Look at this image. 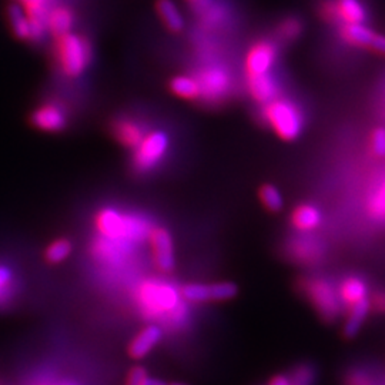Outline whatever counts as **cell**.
<instances>
[{
	"label": "cell",
	"instance_id": "obj_20",
	"mask_svg": "<svg viewBox=\"0 0 385 385\" xmlns=\"http://www.w3.org/2000/svg\"><path fill=\"white\" fill-rule=\"evenodd\" d=\"M366 284L358 277H348L340 287V297L347 305H354L355 303L366 299Z\"/></svg>",
	"mask_w": 385,
	"mask_h": 385
},
{
	"label": "cell",
	"instance_id": "obj_3",
	"mask_svg": "<svg viewBox=\"0 0 385 385\" xmlns=\"http://www.w3.org/2000/svg\"><path fill=\"white\" fill-rule=\"evenodd\" d=\"M266 121L284 140H294L303 130V116L299 107L285 99H274L263 108Z\"/></svg>",
	"mask_w": 385,
	"mask_h": 385
},
{
	"label": "cell",
	"instance_id": "obj_8",
	"mask_svg": "<svg viewBox=\"0 0 385 385\" xmlns=\"http://www.w3.org/2000/svg\"><path fill=\"white\" fill-rule=\"evenodd\" d=\"M150 243L153 248L154 263L156 266L164 271L169 272L174 268V246L173 238L166 229H153L150 231Z\"/></svg>",
	"mask_w": 385,
	"mask_h": 385
},
{
	"label": "cell",
	"instance_id": "obj_7",
	"mask_svg": "<svg viewBox=\"0 0 385 385\" xmlns=\"http://www.w3.org/2000/svg\"><path fill=\"white\" fill-rule=\"evenodd\" d=\"M277 58V47L268 40L257 42L247 53L246 71L247 76L268 75Z\"/></svg>",
	"mask_w": 385,
	"mask_h": 385
},
{
	"label": "cell",
	"instance_id": "obj_21",
	"mask_svg": "<svg viewBox=\"0 0 385 385\" xmlns=\"http://www.w3.org/2000/svg\"><path fill=\"white\" fill-rule=\"evenodd\" d=\"M172 93L186 100H196L200 97V84L197 79L190 76H176L170 82Z\"/></svg>",
	"mask_w": 385,
	"mask_h": 385
},
{
	"label": "cell",
	"instance_id": "obj_18",
	"mask_svg": "<svg viewBox=\"0 0 385 385\" xmlns=\"http://www.w3.org/2000/svg\"><path fill=\"white\" fill-rule=\"evenodd\" d=\"M370 310H371V301L369 299H364L355 303L354 305H351V311L350 314H348V318L344 325V336L347 338H353L360 333V329L366 316H369Z\"/></svg>",
	"mask_w": 385,
	"mask_h": 385
},
{
	"label": "cell",
	"instance_id": "obj_4",
	"mask_svg": "<svg viewBox=\"0 0 385 385\" xmlns=\"http://www.w3.org/2000/svg\"><path fill=\"white\" fill-rule=\"evenodd\" d=\"M169 148V136L161 132L154 130L145 133L143 140L135 150L133 166L139 172L152 170L160 163V160L166 154Z\"/></svg>",
	"mask_w": 385,
	"mask_h": 385
},
{
	"label": "cell",
	"instance_id": "obj_15",
	"mask_svg": "<svg viewBox=\"0 0 385 385\" xmlns=\"http://www.w3.org/2000/svg\"><path fill=\"white\" fill-rule=\"evenodd\" d=\"M73 13L70 9L65 6L54 8L46 14V29L51 32V34L60 38L63 34L70 33L71 26H73Z\"/></svg>",
	"mask_w": 385,
	"mask_h": 385
},
{
	"label": "cell",
	"instance_id": "obj_2",
	"mask_svg": "<svg viewBox=\"0 0 385 385\" xmlns=\"http://www.w3.org/2000/svg\"><path fill=\"white\" fill-rule=\"evenodd\" d=\"M99 231L110 240H141L150 235L149 223L137 217L121 215L115 210H102L96 218Z\"/></svg>",
	"mask_w": 385,
	"mask_h": 385
},
{
	"label": "cell",
	"instance_id": "obj_6",
	"mask_svg": "<svg viewBox=\"0 0 385 385\" xmlns=\"http://www.w3.org/2000/svg\"><path fill=\"white\" fill-rule=\"evenodd\" d=\"M140 300L145 310L152 313H164V311H177L180 305L177 291L167 284L148 283L141 287Z\"/></svg>",
	"mask_w": 385,
	"mask_h": 385
},
{
	"label": "cell",
	"instance_id": "obj_12",
	"mask_svg": "<svg viewBox=\"0 0 385 385\" xmlns=\"http://www.w3.org/2000/svg\"><path fill=\"white\" fill-rule=\"evenodd\" d=\"M163 331L161 328L157 325H149L135 337V340L128 345V354L132 358H143L148 355L153 348L157 345V342L161 340Z\"/></svg>",
	"mask_w": 385,
	"mask_h": 385
},
{
	"label": "cell",
	"instance_id": "obj_24",
	"mask_svg": "<svg viewBox=\"0 0 385 385\" xmlns=\"http://www.w3.org/2000/svg\"><path fill=\"white\" fill-rule=\"evenodd\" d=\"M71 253V243L66 238H59L53 242L46 250V259L49 263H62Z\"/></svg>",
	"mask_w": 385,
	"mask_h": 385
},
{
	"label": "cell",
	"instance_id": "obj_36",
	"mask_svg": "<svg viewBox=\"0 0 385 385\" xmlns=\"http://www.w3.org/2000/svg\"><path fill=\"white\" fill-rule=\"evenodd\" d=\"M375 304H377V307H378L380 310L385 311V294L378 296V297L375 299Z\"/></svg>",
	"mask_w": 385,
	"mask_h": 385
},
{
	"label": "cell",
	"instance_id": "obj_29",
	"mask_svg": "<svg viewBox=\"0 0 385 385\" xmlns=\"http://www.w3.org/2000/svg\"><path fill=\"white\" fill-rule=\"evenodd\" d=\"M371 150L377 157H385V128L378 127L373 132Z\"/></svg>",
	"mask_w": 385,
	"mask_h": 385
},
{
	"label": "cell",
	"instance_id": "obj_37",
	"mask_svg": "<svg viewBox=\"0 0 385 385\" xmlns=\"http://www.w3.org/2000/svg\"><path fill=\"white\" fill-rule=\"evenodd\" d=\"M169 385H187V384H183V382H173V384H169Z\"/></svg>",
	"mask_w": 385,
	"mask_h": 385
},
{
	"label": "cell",
	"instance_id": "obj_28",
	"mask_svg": "<svg viewBox=\"0 0 385 385\" xmlns=\"http://www.w3.org/2000/svg\"><path fill=\"white\" fill-rule=\"evenodd\" d=\"M21 3L29 17H42V19H46V0H21Z\"/></svg>",
	"mask_w": 385,
	"mask_h": 385
},
{
	"label": "cell",
	"instance_id": "obj_31",
	"mask_svg": "<svg viewBox=\"0 0 385 385\" xmlns=\"http://www.w3.org/2000/svg\"><path fill=\"white\" fill-rule=\"evenodd\" d=\"M148 377V371H145L143 366H135V369H132L130 373H128L126 385H144V381Z\"/></svg>",
	"mask_w": 385,
	"mask_h": 385
},
{
	"label": "cell",
	"instance_id": "obj_25",
	"mask_svg": "<svg viewBox=\"0 0 385 385\" xmlns=\"http://www.w3.org/2000/svg\"><path fill=\"white\" fill-rule=\"evenodd\" d=\"M301 33H303V23L297 19V17H287V19H284L277 27V36L285 42L296 40Z\"/></svg>",
	"mask_w": 385,
	"mask_h": 385
},
{
	"label": "cell",
	"instance_id": "obj_19",
	"mask_svg": "<svg viewBox=\"0 0 385 385\" xmlns=\"http://www.w3.org/2000/svg\"><path fill=\"white\" fill-rule=\"evenodd\" d=\"M321 218H323L321 213L317 207L304 205L296 209V211L292 213V224L301 231H310L320 226Z\"/></svg>",
	"mask_w": 385,
	"mask_h": 385
},
{
	"label": "cell",
	"instance_id": "obj_5",
	"mask_svg": "<svg viewBox=\"0 0 385 385\" xmlns=\"http://www.w3.org/2000/svg\"><path fill=\"white\" fill-rule=\"evenodd\" d=\"M321 14L329 23L357 25L366 17L360 0H327L321 6Z\"/></svg>",
	"mask_w": 385,
	"mask_h": 385
},
{
	"label": "cell",
	"instance_id": "obj_34",
	"mask_svg": "<svg viewBox=\"0 0 385 385\" xmlns=\"http://www.w3.org/2000/svg\"><path fill=\"white\" fill-rule=\"evenodd\" d=\"M268 385H292L291 380L285 375H277V377H274Z\"/></svg>",
	"mask_w": 385,
	"mask_h": 385
},
{
	"label": "cell",
	"instance_id": "obj_10",
	"mask_svg": "<svg viewBox=\"0 0 385 385\" xmlns=\"http://www.w3.org/2000/svg\"><path fill=\"white\" fill-rule=\"evenodd\" d=\"M200 84V96L207 100H220L229 90L230 79L222 69H209L197 79Z\"/></svg>",
	"mask_w": 385,
	"mask_h": 385
},
{
	"label": "cell",
	"instance_id": "obj_22",
	"mask_svg": "<svg viewBox=\"0 0 385 385\" xmlns=\"http://www.w3.org/2000/svg\"><path fill=\"white\" fill-rule=\"evenodd\" d=\"M9 14V22L12 26V30L16 38L22 40H30V25H29V17L22 6L19 5H12L8 10Z\"/></svg>",
	"mask_w": 385,
	"mask_h": 385
},
{
	"label": "cell",
	"instance_id": "obj_30",
	"mask_svg": "<svg viewBox=\"0 0 385 385\" xmlns=\"http://www.w3.org/2000/svg\"><path fill=\"white\" fill-rule=\"evenodd\" d=\"M10 283H12V271L8 267L0 266V304L5 303L10 296Z\"/></svg>",
	"mask_w": 385,
	"mask_h": 385
},
{
	"label": "cell",
	"instance_id": "obj_23",
	"mask_svg": "<svg viewBox=\"0 0 385 385\" xmlns=\"http://www.w3.org/2000/svg\"><path fill=\"white\" fill-rule=\"evenodd\" d=\"M181 297L191 303L211 301L210 284H187L181 288Z\"/></svg>",
	"mask_w": 385,
	"mask_h": 385
},
{
	"label": "cell",
	"instance_id": "obj_9",
	"mask_svg": "<svg viewBox=\"0 0 385 385\" xmlns=\"http://www.w3.org/2000/svg\"><path fill=\"white\" fill-rule=\"evenodd\" d=\"M308 296L313 300L314 305L321 311L325 317H334L338 313V299L337 291L328 281L314 280L311 281L308 288Z\"/></svg>",
	"mask_w": 385,
	"mask_h": 385
},
{
	"label": "cell",
	"instance_id": "obj_33",
	"mask_svg": "<svg viewBox=\"0 0 385 385\" xmlns=\"http://www.w3.org/2000/svg\"><path fill=\"white\" fill-rule=\"evenodd\" d=\"M374 211L377 214H385V185L374 200Z\"/></svg>",
	"mask_w": 385,
	"mask_h": 385
},
{
	"label": "cell",
	"instance_id": "obj_38",
	"mask_svg": "<svg viewBox=\"0 0 385 385\" xmlns=\"http://www.w3.org/2000/svg\"><path fill=\"white\" fill-rule=\"evenodd\" d=\"M189 2H198V0H189Z\"/></svg>",
	"mask_w": 385,
	"mask_h": 385
},
{
	"label": "cell",
	"instance_id": "obj_35",
	"mask_svg": "<svg viewBox=\"0 0 385 385\" xmlns=\"http://www.w3.org/2000/svg\"><path fill=\"white\" fill-rule=\"evenodd\" d=\"M144 385H169V384H166V382L161 381V380H157V378L148 377V378H145V381H144Z\"/></svg>",
	"mask_w": 385,
	"mask_h": 385
},
{
	"label": "cell",
	"instance_id": "obj_1",
	"mask_svg": "<svg viewBox=\"0 0 385 385\" xmlns=\"http://www.w3.org/2000/svg\"><path fill=\"white\" fill-rule=\"evenodd\" d=\"M56 59L67 78H79L91 60V46L84 36L67 33L56 38Z\"/></svg>",
	"mask_w": 385,
	"mask_h": 385
},
{
	"label": "cell",
	"instance_id": "obj_14",
	"mask_svg": "<svg viewBox=\"0 0 385 385\" xmlns=\"http://www.w3.org/2000/svg\"><path fill=\"white\" fill-rule=\"evenodd\" d=\"M113 132L117 140L123 145H126V148H130V149H136L145 135L143 127L130 119H123L116 121Z\"/></svg>",
	"mask_w": 385,
	"mask_h": 385
},
{
	"label": "cell",
	"instance_id": "obj_11",
	"mask_svg": "<svg viewBox=\"0 0 385 385\" xmlns=\"http://www.w3.org/2000/svg\"><path fill=\"white\" fill-rule=\"evenodd\" d=\"M32 124L43 132H60L66 127V115L56 104H43L36 108L32 117Z\"/></svg>",
	"mask_w": 385,
	"mask_h": 385
},
{
	"label": "cell",
	"instance_id": "obj_17",
	"mask_svg": "<svg viewBox=\"0 0 385 385\" xmlns=\"http://www.w3.org/2000/svg\"><path fill=\"white\" fill-rule=\"evenodd\" d=\"M156 10L163 25L173 33H180L185 27V19L173 0H157Z\"/></svg>",
	"mask_w": 385,
	"mask_h": 385
},
{
	"label": "cell",
	"instance_id": "obj_27",
	"mask_svg": "<svg viewBox=\"0 0 385 385\" xmlns=\"http://www.w3.org/2000/svg\"><path fill=\"white\" fill-rule=\"evenodd\" d=\"M211 288V301H227L237 296L238 288L234 283H214L210 284Z\"/></svg>",
	"mask_w": 385,
	"mask_h": 385
},
{
	"label": "cell",
	"instance_id": "obj_32",
	"mask_svg": "<svg viewBox=\"0 0 385 385\" xmlns=\"http://www.w3.org/2000/svg\"><path fill=\"white\" fill-rule=\"evenodd\" d=\"M371 50H374L375 53L378 54H382V56H385V36L382 34H375V38L370 46Z\"/></svg>",
	"mask_w": 385,
	"mask_h": 385
},
{
	"label": "cell",
	"instance_id": "obj_13",
	"mask_svg": "<svg viewBox=\"0 0 385 385\" xmlns=\"http://www.w3.org/2000/svg\"><path fill=\"white\" fill-rule=\"evenodd\" d=\"M247 89L257 103L267 104L277 96V83L268 75L247 76Z\"/></svg>",
	"mask_w": 385,
	"mask_h": 385
},
{
	"label": "cell",
	"instance_id": "obj_16",
	"mask_svg": "<svg viewBox=\"0 0 385 385\" xmlns=\"http://www.w3.org/2000/svg\"><path fill=\"white\" fill-rule=\"evenodd\" d=\"M340 34L347 43L358 47L370 49L377 33L370 27L364 26L362 23H357V25H341Z\"/></svg>",
	"mask_w": 385,
	"mask_h": 385
},
{
	"label": "cell",
	"instance_id": "obj_26",
	"mask_svg": "<svg viewBox=\"0 0 385 385\" xmlns=\"http://www.w3.org/2000/svg\"><path fill=\"white\" fill-rule=\"evenodd\" d=\"M260 198L270 211H280L284 206V200L280 190L271 185H266L261 187Z\"/></svg>",
	"mask_w": 385,
	"mask_h": 385
}]
</instances>
